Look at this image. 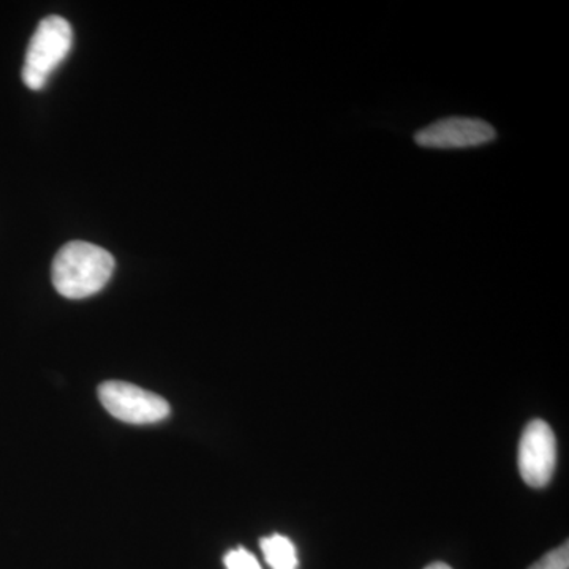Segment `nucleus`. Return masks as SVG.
Returning <instances> with one entry per match:
<instances>
[{
  "label": "nucleus",
  "mask_w": 569,
  "mask_h": 569,
  "mask_svg": "<svg viewBox=\"0 0 569 569\" xmlns=\"http://www.w3.org/2000/svg\"><path fill=\"white\" fill-rule=\"evenodd\" d=\"M114 266V258L102 247L84 241L69 242L52 261V284L63 298H89L110 282Z\"/></svg>",
  "instance_id": "obj_1"
},
{
  "label": "nucleus",
  "mask_w": 569,
  "mask_h": 569,
  "mask_svg": "<svg viewBox=\"0 0 569 569\" xmlns=\"http://www.w3.org/2000/svg\"><path fill=\"white\" fill-rule=\"evenodd\" d=\"M569 568V545L565 542L560 548L550 550L541 560H538L529 569H568Z\"/></svg>",
  "instance_id": "obj_7"
},
{
  "label": "nucleus",
  "mask_w": 569,
  "mask_h": 569,
  "mask_svg": "<svg viewBox=\"0 0 569 569\" xmlns=\"http://www.w3.org/2000/svg\"><path fill=\"white\" fill-rule=\"evenodd\" d=\"M223 561L227 569H261L257 557L244 548L230 550V552L224 556Z\"/></svg>",
  "instance_id": "obj_8"
},
{
  "label": "nucleus",
  "mask_w": 569,
  "mask_h": 569,
  "mask_svg": "<svg viewBox=\"0 0 569 569\" xmlns=\"http://www.w3.org/2000/svg\"><path fill=\"white\" fill-rule=\"evenodd\" d=\"M73 32L70 22L61 17H48L33 32L22 67V81L32 91L47 86L52 71L58 69L70 52Z\"/></svg>",
  "instance_id": "obj_2"
},
{
  "label": "nucleus",
  "mask_w": 569,
  "mask_h": 569,
  "mask_svg": "<svg viewBox=\"0 0 569 569\" xmlns=\"http://www.w3.org/2000/svg\"><path fill=\"white\" fill-rule=\"evenodd\" d=\"M264 559L272 569H298V552L293 542L282 535H272L260 542Z\"/></svg>",
  "instance_id": "obj_6"
},
{
  "label": "nucleus",
  "mask_w": 569,
  "mask_h": 569,
  "mask_svg": "<svg viewBox=\"0 0 569 569\" xmlns=\"http://www.w3.org/2000/svg\"><path fill=\"white\" fill-rule=\"evenodd\" d=\"M425 569H452L447 563H441V561H437V563L429 565V567Z\"/></svg>",
  "instance_id": "obj_9"
},
{
  "label": "nucleus",
  "mask_w": 569,
  "mask_h": 569,
  "mask_svg": "<svg viewBox=\"0 0 569 569\" xmlns=\"http://www.w3.org/2000/svg\"><path fill=\"white\" fill-rule=\"evenodd\" d=\"M496 138V129L490 123L473 118L440 119L415 134V141L429 149L477 148Z\"/></svg>",
  "instance_id": "obj_5"
},
{
  "label": "nucleus",
  "mask_w": 569,
  "mask_h": 569,
  "mask_svg": "<svg viewBox=\"0 0 569 569\" xmlns=\"http://www.w3.org/2000/svg\"><path fill=\"white\" fill-rule=\"evenodd\" d=\"M557 460V441L542 419H533L520 437L518 463L520 477L530 488L541 489L552 479Z\"/></svg>",
  "instance_id": "obj_4"
},
{
  "label": "nucleus",
  "mask_w": 569,
  "mask_h": 569,
  "mask_svg": "<svg viewBox=\"0 0 569 569\" xmlns=\"http://www.w3.org/2000/svg\"><path fill=\"white\" fill-rule=\"evenodd\" d=\"M99 399L111 417L129 425H153L170 417V406L163 397L126 381L100 385Z\"/></svg>",
  "instance_id": "obj_3"
}]
</instances>
